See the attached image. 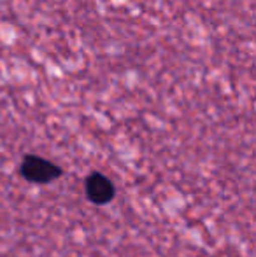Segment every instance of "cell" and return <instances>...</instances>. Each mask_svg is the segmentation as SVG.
I'll use <instances>...</instances> for the list:
<instances>
[{
	"mask_svg": "<svg viewBox=\"0 0 256 257\" xmlns=\"http://www.w3.org/2000/svg\"><path fill=\"white\" fill-rule=\"evenodd\" d=\"M20 172L28 182H34V184L53 182V180H56L62 175V168L60 166H56L49 159H44L41 156H34V154L25 156L23 161H21Z\"/></svg>",
	"mask_w": 256,
	"mask_h": 257,
	"instance_id": "obj_1",
	"label": "cell"
},
{
	"mask_svg": "<svg viewBox=\"0 0 256 257\" xmlns=\"http://www.w3.org/2000/svg\"><path fill=\"white\" fill-rule=\"evenodd\" d=\"M84 191L86 198L95 205H107L116 194L114 184L102 173H92L84 182Z\"/></svg>",
	"mask_w": 256,
	"mask_h": 257,
	"instance_id": "obj_2",
	"label": "cell"
}]
</instances>
